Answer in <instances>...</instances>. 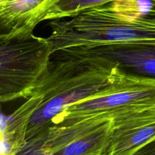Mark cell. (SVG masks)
<instances>
[{"mask_svg": "<svg viewBox=\"0 0 155 155\" xmlns=\"http://www.w3.org/2000/svg\"><path fill=\"white\" fill-rule=\"evenodd\" d=\"M112 119L91 120L65 127L52 126L45 145L50 155H102L113 133Z\"/></svg>", "mask_w": 155, "mask_h": 155, "instance_id": "cell-5", "label": "cell"}, {"mask_svg": "<svg viewBox=\"0 0 155 155\" xmlns=\"http://www.w3.org/2000/svg\"><path fill=\"white\" fill-rule=\"evenodd\" d=\"M114 0H59L46 13L44 21L73 18L81 12L108 4Z\"/></svg>", "mask_w": 155, "mask_h": 155, "instance_id": "cell-9", "label": "cell"}, {"mask_svg": "<svg viewBox=\"0 0 155 155\" xmlns=\"http://www.w3.org/2000/svg\"><path fill=\"white\" fill-rule=\"evenodd\" d=\"M48 130L27 139L15 155H50L45 145Z\"/></svg>", "mask_w": 155, "mask_h": 155, "instance_id": "cell-11", "label": "cell"}, {"mask_svg": "<svg viewBox=\"0 0 155 155\" xmlns=\"http://www.w3.org/2000/svg\"><path fill=\"white\" fill-rule=\"evenodd\" d=\"M113 120V133L102 155H130L155 138V107Z\"/></svg>", "mask_w": 155, "mask_h": 155, "instance_id": "cell-7", "label": "cell"}, {"mask_svg": "<svg viewBox=\"0 0 155 155\" xmlns=\"http://www.w3.org/2000/svg\"><path fill=\"white\" fill-rule=\"evenodd\" d=\"M59 0H5L0 4V28L5 33H33Z\"/></svg>", "mask_w": 155, "mask_h": 155, "instance_id": "cell-8", "label": "cell"}, {"mask_svg": "<svg viewBox=\"0 0 155 155\" xmlns=\"http://www.w3.org/2000/svg\"><path fill=\"white\" fill-rule=\"evenodd\" d=\"M109 5L118 16L128 21L148 15L154 8L151 0H114Z\"/></svg>", "mask_w": 155, "mask_h": 155, "instance_id": "cell-10", "label": "cell"}, {"mask_svg": "<svg viewBox=\"0 0 155 155\" xmlns=\"http://www.w3.org/2000/svg\"><path fill=\"white\" fill-rule=\"evenodd\" d=\"M49 27L51 32L46 39L51 55L74 47L130 43L155 45V5L148 15L128 21L118 16L108 3L84 11L69 20L51 21Z\"/></svg>", "mask_w": 155, "mask_h": 155, "instance_id": "cell-2", "label": "cell"}, {"mask_svg": "<svg viewBox=\"0 0 155 155\" xmlns=\"http://www.w3.org/2000/svg\"><path fill=\"white\" fill-rule=\"evenodd\" d=\"M55 53L80 58L103 59L117 64L126 74L155 79V45L130 43L74 47Z\"/></svg>", "mask_w": 155, "mask_h": 155, "instance_id": "cell-6", "label": "cell"}, {"mask_svg": "<svg viewBox=\"0 0 155 155\" xmlns=\"http://www.w3.org/2000/svg\"><path fill=\"white\" fill-rule=\"evenodd\" d=\"M130 155H155V138L138 148Z\"/></svg>", "mask_w": 155, "mask_h": 155, "instance_id": "cell-12", "label": "cell"}, {"mask_svg": "<svg viewBox=\"0 0 155 155\" xmlns=\"http://www.w3.org/2000/svg\"><path fill=\"white\" fill-rule=\"evenodd\" d=\"M128 74L103 59L80 58L54 53L26 100L6 118L4 133L18 146L48 130L63 110L82 101L105 95Z\"/></svg>", "mask_w": 155, "mask_h": 155, "instance_id": "cell-1", "label": "cell"}, {"mask_svg": "<svg viewBox=\"0 0 155 155\" xmlns=\"http://www.w3.org/2000/svg\"><path fill=\"white\" fill-rule=\"evenodd\" d=\"M151 1H152V2L154 3V5H155V0H151Z\"/></svg>", "mask_w": 155, "mask_h": 155, "instance_id": "cell-13", "label": "cell"}, {"mask_svg": "<svg viewBox=\"0 0 155 155\" xmlns=\"http://www.w3.org/2000/svg\"><path fill=\"white\" fill-rule=\"evenodd\" d=\"M154 107L155 79L128 74L108 93L68 107L54 118L51 127H65L91 120H115Z\"/></svg>", "mask_w": 155, "mask_h": 155, "instance_id": "cell-4", "label": "cell"}, {"mask_svg": "<svg viewBox=\"0 0 155 155\" xmlns=\"http://www.w3.org/2000/svg\"><path fill=\"white\" fill-rule=\"evenodd\" d=\"M51 56L46 38L33 33H0V102L27 99Z\"/></svg>", "mask_w": 155, "mask_h": 155, "instance_id": "cell-3", "label": "cell"}]
</instances>
